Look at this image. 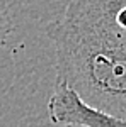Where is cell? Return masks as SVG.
<instances>
[{
	"instance_id": "cell-2",
	"label": "cell",
	"mask_w": 126,
	"mask_h": 127,
	"mask_svg": "<svg viewBox=\"0 0 126 127\" xmlns=\"http://www.w3.org/2000/svg\"><path fill=\"white\" fill-rule=\"evenodd\" d=\"M49 120L56 126L73 127H126L125 120L102 114L84 103L73 90L63 83H55L53 93L48 100Z\"/></svg>"
},
{
	"instance_id": "cell-3",
	"label": "cell",
	"mask_w": 126,
	"mask_h": 127,
	"mask_svg": "<svg viewBox=\"0 0 126 127\" xmlns=\"http://www.w3.org/2000/svg\"><path fill=\"white\" fill-rule=\"evenodd\" d=\"M10 31H12V22L9 15V7L5 0H0V48L3 46Z\"/></svg>"
},
{
	"instance_id": "cell-1",
	"label": "cell",
	"mask_w": 126,
	"mask_h": 127,
	"mask_svg": "<svg viewBox=\"0 0 126 127\" xmlns=\"http://www.w3.org/2000/svg\"><path fill=\"white\" fill-rule=\"evenodd\" d=\"M56 53V81L84 103L126 122V32L107 0H70L46 27Z\"/></svg>"
}]
</instances>
